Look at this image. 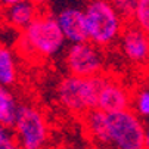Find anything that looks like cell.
<instances>
[{
	"mask_svg": "<svg viewBox=\"0 0 149 149\" xmlns=\"http://www.w3.org/2000/svg\"><path fill=\"white\" fill-rule=\"evenodd\" d=\"M21 103L9 87L0 86V125L13 129Z\"/></svg>",
	"mask_w": 149,
	"mask_h": 149,
	"instance_id": "cell-12",
	"label": "cell"
},
{
	"mask_svg": "<svg viewBox=\"0 0 149 149\" xmlns=\"http://www.w3.org/2000/svg\"><path fill=\"white\" fill-rule=\"evenodd\" d=\"M132 108L137 117L149 118V89L139 90L132 97Z\"/></svg>",
	"mask_w": 149,
	"mask_h": 149,
	"instance_id": "cell-15",
	"label": "cell"
},
{
	"mask_svg": "<svg viewBox=\"0 0 149 149\" xmlns=\"http://www.w3.org/2000/svg\"><path fill=\"white\" fill-rule=\"evenodd\" d=\"M18 78V68L13 52L5 46L0 45V86L12 87Z\"/></svg>",
	"mask_w": 149,
	"mask_h": 149,
	"instance_id": "cell-13",
	"label": "cell"
},
{
	"mask_svg": "<svg viewBox=\"0 0 149 149\" xmlns=\"http://www.w3.org/2000/svg\"><path fill=\"white\" fill-rule=\"evenodd\" d=\"M38 15V6L31 0H22V2L8 8L6 10V18L9 24L21 30H25Z\"/></svg>",
	"mask_w": 149,
	"mask_h": 149,
	"instance_id": "cell-11",
	"label": "cell"
},
{
	"mask_svg": "<svg viewBox=\"0 0 149 149\" xmlns=\"http://www.w3.org/2000/svg\"><path fill=\"white\" fill-rule=\"evenodd\" d=\"M65 62L70 74L80 78L100 75L103 68V56L99 47L90 41L71 45L65 55Z\"/></svg>",
	"mask_w": 149,
	"mask_h": 149,
	"instance_id": "cell-6",
	"label": "cell"
},
{
	"mask_svg": "<svg viewBox=\"0 0 149 149\" xmlns=\"http://www.w3.org/2000/svg\"><path fill=\"white\" fill-rule=\"evenodd\" d=\"M19 2H22V0H2V3H3L6 8H10V6H13V5L19 3Z\"/></svg>",
	"mask_w": 149,
	"mask_h": 149,
	"instance_id": "cell-18",
	"label": "cell"
},
{
	"mask_svg": "<svg viewBox=\"0 0 149 149\" xmlns=\"http://www.w3.org/2000/svg\"><path fill=\"white\" fill-rule=\"evenodd\" d=\"M84 127L92 139H95L102 146H109V134H108V114L95 108L87 111L83 115Z\"/></svg>",
	"mask_w": 149,
	"mask_h": 149,
	"instance_id": "cell-10",
	"label": "cell"
},
{
	"mask_svg": "<svg viewBox=\"0 0 149 149\" xmlns=\"http://www.w3.org/2000/svg\"><path fill=\"white\" fill-rule=\"evenodd\" d=\"M56 21H58V25L63 34L65 41H70L71 45L89 41L84 10L75 9V8L62 9L56 15Z\"/></svg>",
	"mask_w": 149,
	"mask_h": 149,
	"instance_id": "cell-8",
	"label": "cell"
},
{
	"mask_svg": "<svg viewBox=\"0 0 149 149\" xmlns=\"http://www.w3.org/2000/svg\"><path fill=\"white\" fill-rule=\"evenodd\" d=\"M12 130L21 149H43L49 137V125L43 112L28 103L19 106Z\"/></svg>",
	"mask_w": 149,
	"mask_h": 149,
	"instance_id": "cell-5",
	"label": "cell"
},
{
	"mask_svg": "<svg viewBox=\"0 0 149 149\" xmlns=\"http://www.w3.org/2000/svg\"><path fill=\"white\" fill-rule=\"evenodd\" d=\"M0 149H21L12 129L0 125Z\"/></svg>",
	"mask_w": 149,
	"mask_h": 149,
	"instance_id": "cell-17",
	"label": "cell"
},
{
	"mask_svg": "<svg viewBox=\"0 0 149 149\" xmlns=\"http://www.w3.org/2000/svg\"><path fill=\"white\" fill-rule=\"evenodd\" d=\"M63 45L65 38L58 25L56 16L40 13L25 30H22L18 49L28 58H50L59 53Z\"/></svg>",
	"mask_w": 149,
	"mask_h": 149,
	"instance_id": "cell-1",
	"label": "cell"
},
{
	"mask_svg": "<svg viewBox=\"0 0 149 149\" xmlns=\"http://www.w3.org/2000/svg\"><path fill=\"white\" fill-rule=\"evenodd\" d=\"M121 49L133 62H145L149 58V36L136 25L127 27L121 34Z\"/></svg>",
	"mask_w": 149,
	"mask_h": 149,
	"instance_id": "cell-9",
	"label": "cell"
},
{
	"mask_svg": "<svg viewBox=\"0 0 149 149\" xmlns=\"http://www.w3.org/2000/svg\"><path fill=\"white\" fill-rule=\"evenodd\" d=\"M106 78L100 75L80 78L75 75L63 77L58 84V99L65 109L74 114H86L97 106L99 95L106 83Z\"/></svg>",
	"mask_w": 149,
	"mask_h": 149,
	"instance_id": "cell-2",
	"label": "cell"
},
{
	"mask_svg": "<svg viewBox=\"0 0 149 149\" xmlns=\"http://www.w3.org/2000/svg\"><path fill=\"white\" fill-rule=\"evenodd\" d=\"M133 22L137 28L149 36V0H139L133 15Z\"/></svg>",
	"mask_w": 149,
	"mask_h": 149,
	"instance_id": "cell-14",
	"label": "cell"
},
{
	"mask_svg": "<svg viewBox=\"0 0 149 149\" xmlns=\"http://www.w3.org/2000/svg\"><path fill=\"white\" fill-rule=\"evenodd\" d=\"M132 95L121 83L106 78V83L99 95L97 99V106L105 114H114V112H121L127 111L132 106Z\"/></svg>",
	"mask_w": 149,
	"mask_h": 149,
	"instance_id": "cell-7",
	"label": "cell"
},
{
	"mask_svg": "<svg viewBox=\"0 0 149 149\" xmlns=\"http://www.w3.org/2000/svg\"><path fill=\"white\" fill-rule=\"evenodd\" d=\"M108 2L121 15L123 19H133L139 0H108Z\"/></svg>",
	"mask_w": 149,
	"mask_h": 149,
	"instance_id": "cell-16",
	"label": "cell"
},
{
	"mask_svg": "<svg viewBox=\"0 0 149 149\" xmlns=\"http://www.w3.org/2000/svg\"><path fill=\"white\" fill-rule=\"evenodd\" d=\"M31 2H34L37 6L38 5H43V3H46V2H49V0H31Z\"/></svg>",
	"mask_w": 149,
	"mask_h": 149,
	"instance_id": "cell-19",
	"label": "cell"
},
{
	"mask_svg": "<svg viewBox=\"0 0 149 149\" xmlns=\"http://www.w3.org/2000/svg\"><path fill=\"white\" fill-rule=\"evenodd\" d=\"M145 132L146 127L132 109L108 114L109 146L114 149H146Z\"/></svg>",
	"mask_w": 149,
	"mask_h": 149,
	"instance_id": "cell-4",
	"label": "cell"
},
{
	"mask_svg": "<svg viewBox=\"0 0 149 149\" xmlns=\"http://www.w3.org/2000/svg\"><path fill=\"white\" fill-rule=\"evenodd\" d=\"M84 18L89 41L97 47L109 46L123 34V18L108 0H90Z\"/></svg>",
	"mask_w": 149,
	"mask_h": 149,
	"instance_id": "cell-3",
	"label": "cell"
}]
</instances>
